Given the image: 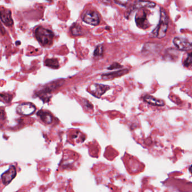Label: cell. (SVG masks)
Wrapping results in <instances>:
<instances>
[{"instance_id": "21", "label": "cell", "mask_w": 192, "mask_h": 192, "mask_svg": "<svg viewBox=\"0 0 192 192\" xmlns=\"http://www.w3.org/2000/svg\"><path fill=\"white\" fill-rule=\"evenodd\" d=\"M122 66H121L120 64H119L118 63H114L112 64H111L109 67H108V69H116V68H121Z\"/></svg>"}, {"instance_id": "5", "label": "cell", "mask_w": 192, "mask_h": 192, "mask_svg": "<svg viewBox=\"0 0 192 192\" xmlns=\"http://www.w3.org/2000/svg\"><path fill=\"white\" fill-rule=\"evenodd\" d=\"M36 110V106L31 103H21L16 108L18 114L23 116H30L35 112Z\"/></svg>"}, {"instance_id": "10", "label": "cell", "mask_w": 192, "mask_h": 192, "mask_svg": "<svg viewBox=\"0 0 192 192\" xmlns=\"http://www.w3.org/2000/svg\"><path fill=\"white\" fill-rule=\"evenodd\" d=\"M0 19L7 27L12 26L14 24L11 12L9 9H3L0 10Z\"/></svg>"}, {"instance_id": "14", "label": "cell", "mask_w": 192, "mask_h": 192, "mask_svg": "<svg viewBox=\"0 0 192 192\" xmlns=\"http://www.w3.org/2000/svg\"><path fill=\"white\" fill-rule=\"evenodd\" d=\"M37 115L39 117L42 122H43L46 124H50L52 122L53 117L52 115L47 112L41 110L38 112Z\"/></svg>"}, {"instance_id": "20", "label": "cell", "mask_w": 192, "mask_h": 192, "mask_svg": "<svg viewBox=\"0 0 192 192\" xmlns=\"http://www.w3.org/2000/svg\"><path fill=\"white\" fill-rule=\"evenodd\" d=\"M6 118V113L5 109L2 107H0V120H3Z\"/></svg>"}, {"instance_id": "11", "label": "cell", "mask_w": 192, "mask_h": 192, "mask_svg": "<svg viewBox=\"0 0 192 192\" xmlns=\"http://www.w3.org/2000/svg\"><path fill=\"white\" fill-rule=\"evenodd\" d=\"M129 72V70L127 69H121L118 71L116 72H111L109 73L104 74L101 75L102 78L104 80H112L114 78H117L118 77H120L121 75H125Z\"/></svg>"}, {"instance_id": "1", "label": "cell", "mask_w": 192, "mask_h": 192, "mask_svg": "<svg viewBox=\"0 0 192 192\" xmlns=\"http://www.w3.org/2000/svg\"><path fill=\"white\" fill-rule=\"evenodd\" d=\"M37 40L42 46L46 47L52 44L54 34L52 31L44 27H37L34 32Z\"/></svg>"}, {"instance_id": "9", "label": "cell", "mask_w": 192, "mask_h": 192, "mask_svg": "<svg viewBox=\"0 0 192 192\" xmlns=\"http://www.w3.org/2000/svg\"><path fill=\"white\" fill-rule=\"evenodd\" d=\"M173 43L180 50L186 51L192 48V43L181 37H175L173 39Z\"/></svg>"}, {"instance_id": "22", "label": "cell", "mask_w": 192, "mask_h": 192, "mask_svg": "<svg viewBox=\"0 0 192 192\" xmlns=\"http://www.w3.org/2000/svg\"><path fill=\"white\" fill-rule=\"evenodd\" d=\"M115 2L117 4H118L119 5H121L123 6H127V4L128 3V1H115Z\"/></svg>"}, {"instance_id": "24", "label": "cell", "mask_w": 192, "mask_h": 192, "mask_svg": "<svg viewBox=\"0 0 192 192\" xmlns=\"http://www.w3.org/2000/svg\"><path fill=\"white\" fill-rule=\"evenodd\" d=\"M189 171L191 172L192 174V165L190 166V167H189Z\"/></svg>"}, {"instance_id": "12", "label": "cell", "mask_w": 192, "mask_h": 192, "mask_svg": "<svg viewBox=\"0 0 192 192\" xmlns=\"http://www.w3.org/2000/svg\"><path fill=\"white\" fill-rule=\"evenodd\" d=\"M156 3L151 1H137L134 2V5L132 7V10H134L136 9H141L143 7H150L153 8L156 6Z\"/></svg>"}, {"instance_id": "6", "label": "cell", "mask_w": 192, "mask_h": 192, "mask_svg": "<svg viewBox=\"0 0 192 192\" xmlns=\"http://www.w3.org/2000/svg\"><path fill=\"white\" fill-rule=\"evenodd\" d=\"M147 13L145 10H139L136 13L135 18L136 25L142 29L148 28L150 25L147 18Z\"/></svg>"}, {"instance_id": "4", "label": "cell", "mask_w": 192, "mask_h": 192, "mask_svg": "<svg viewBox=\"0 0 192 192\" xmlns=\"http://www.w3.org/2000/svg\"><path fill=\"white\" fill-rule=\"evenodd\" d=\"M83 21L92 25H98L100 23V18L98 13L94 10H88L82 17Z\"/></svg>"}, {"instance_id": "3", "label": "cell", "mask_w": 192, "mask_h": 192, "mask_svg": "<svg viewBox=\"0 0 192 192\" xmlns=\"http://www.w3.org/2000/svg\"><path fill=\"white\" fill-rule=\"evenodd\" d=\"M64 83L65 80L63 79H59L51 82L44 86L42 90L39 91L38 93H37V95L39 96V98H41L42 100L47 99L46 96L48 95V94H50L51 92L62 86V85L64 84Z\"/></svg>"}, {"instance_id": "2", "label": "cell", "mask_w": 192, "mask_h": 192, "mask_svg": "<svg viewBox=\"0 0 192 192\" xmlns=\"http://www.w3.org/2000/svg\"><path fill=\"white\" fill-rule=\"evenodd\" d=\"M168 17L165 10L163 8L160 9V19L159 23L156 28L152 32L153 37L159 39H162L166 36L168 29Z\"/></svg>"}, {"instance_id": "8", "label": "cell", "mask_w": 192, "mask_h": 192, "mask_svg": "<svg viewBox=\"0 0 192 192\" xmlns=\"http://www.w3.org/2000/svg\"><path fill=\"white\" fill-rule=\"evenodd\" d=\"M16 176V170L14 166H10L9 169L1 175L2 183L5 185H7Z\"/></svg>"}, {"instance_id": "16", "label": "cell", "mask_w": 192, "mask_h": 192, "mask_svg": "<svg viewBox=\"0 0 192 192\" xmlns=\"http://www.w3.org/2000/svg\"><path fill=\"white\" fill-rule=\"evenodd\" d=\"M70 30L73 36H81L83 34L82 28L77 23H75L72 25Z\"/></svg>"}, {"instance_id": "17", "label": "cell", "mask_w": 192, "mask_h": 192, "mask_svg": "<svg viewBox=\"0 0 192 192\" xmlns=\"http://www.w3.org/2000/svg\"><path fill=\"white\" fill-rule=\"evenodd\" d=\"M12 98V95L6 93L0 94V100L2 101L3 102L6 103H9L11 101Z\"/></svg>"}, {"instance_id": "15", "label": "cell", "mask_w": 192, "mask_h": 192, "mask_svg": "<svg viewBox=\"0 0 192 192\" xmlns=\"http://www.w3.org/2000/svg\"><path fill=\"white\" fill-rule=\"evenodd\" d=\"M44 64L46 66H48L53 69H57L59 68L60 64L59 61L57 59H47L44 61Z\"/></svg>"}, {"instance_id": "7", "label": "cell", "mask_w": 192, "mask_h": 192, "mask_svg": "<svg viewBox=\"0 0 192 192\" xmlns=\"http://www.w3.org/2000/svg\"><path fill=\"white\" fill-rule=\"evenodd\" d=\"M109 89V86L107 85L96 84L91 86L89 92L92 94L93 96L100 98V96L104 95Z\"/></svg>"}, {"instance_id": "23", "label": "cell", "mask_w": 192, "mask_h": 192, "mask_svg": "<svg viewBox=\"0 0 192 192\" xmlns=\"http://www.w3.org/2000/svg\"><path fill=\"white\" fill-rule=\"evenodd\" d=\"M83 101L84 104V105H86V107L87 108H89V109H92V108H93V106H92V104H91L89 102L88 100H86L83 99Z\"/></svg>"}, {"instance_id": "19", "label": "cell", "mask_w": 192, "mask_h": 192, "mask_svg": "<svg viewBox=\"0 0 192 192\" xmlns=\"http://www.w3.org/2000/svg\"><path fill=\"white\" fill-rule=\"evenodd\" d=\"M191 64H192V52L189 54L188 57L186 58V60H185V62L184 63V66H186V67L189 66Z\"/></svg>"}, {"instance_id": "13", "label": "cell", "mask_w": 192, "mask_h": 192, "mask_svg": "<svg viewBox=\"0 0 192 192\" xmlns=\"http://www.w3.org/2000/svg\"><path fill=\"white\" fill-rule=\"evenodd\" d=\"M143 100L145 102L149 104L154 105V106L163 107V105H165V102L163 100L156 99L154 98V96H152L149 95L144 96Z\"/></svg>"}, {"instance_id": "18", "label": "cell", "mask_w": 192, "mask_h": 192, "mask_svg": "<svg viewBox=\"0 0 192 192\" xmlns=\"http://www.w3.org/2000/svg\"><path fill=\"white\" fill-rule=\"evenodd\" d=\"M104 48L103 45H99L97 46V48L95 49V51H94V56L95 57H100L103 55L104 53Z\"/></svg>"}]
</instances>
